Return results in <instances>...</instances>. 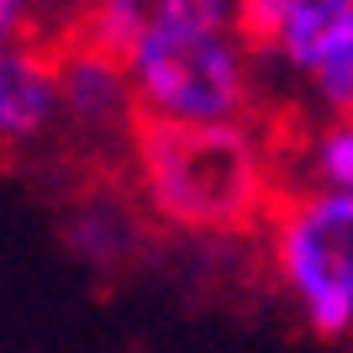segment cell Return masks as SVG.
<instances>
[{
    "label": "cell",
    "mask_w": 353,
    "mask_h": 353,
    "mask_svg": "<svg viewBox=\"0 0 353 353\" xmlns=\"http://www.w3.org/2000/svg\"><path fill=\"white\" fill-rule=\"evenodd\" d=\"M37 16H43V0H0V53L32 43Z\"/></svg>",
    "instance_id": "cell-11"
},
{
    "label": "cell",
    "mask_w": 353,
    "mask_h": 353,
    "mask_svg": "<svg viewBox=\"0 0 353 353\" xmlns=\"http://www.w3.org/2000/svg\"><path fill=\"white\" fill-rule=\"evenodd\" d=\"M137 174L159 216L185 232H232L259 211V148L243 121H137Z\"/></svg>",
    "instance_id": "cell-2"
},
{
    "label": "cell",
    "mask_w": 353,
    "mask_h": 353,
    "mask_svg": "<svg viewBox=\"0 0 353 353\" xmlns=\"http://www.w3.org/2000/svg\"><path fill=\"white\" fill-rule=\"evenodd\" d=\"M163 0H85V27L79 37L105 53H127L143 37V27L159 16Z\"/></svg>",
    "instance_id": "cell-8"
},
{
    "label": "cell",
    "mask_w": 353,
    "mask_h": 353,
    "mask_svg": "<svg viewBox=\"0 0 353 353\" xmlns=\"http://www.w3.org/2000/svg\"><path fill=\"white\" fill-rule=\"evenodd\" d=\"M63 121L59 105V59L37 43L0 53V153L32 148Z\"/></svg>",
    "instance_id": "cell-6"
},
{
    "label": "cell",
    "mask_w": 353,
    "mask_h": 353,
    "mask_svg": "<svg viewBox=\"0 0 353 353\" xmlns=\"http://www.w3.org/2000/svg\"><path fill=\"white\" fill-rule=\"evenodd\" d=\"M69 248L95 269H117L121 259H132L137 248V216L132 206L121 201H105V195H90L79 201V211L69 216Z\"/></svg>",
    "instance_id": "cell-7"
},
{
    "label": "cell",
    "mask_w": 353,
    "mask_h": 353,
    "mask_svg": "<svg viewBox=\"0 0 353 353\" xmlns=\"http://www.w3.org/2000/svg\"><path fill=\"white\" fill-rule=\"evenodd\" d=\"M295 6H301V0H237V27H243V37H248V48L259 59L274 48V37L285 32Z\"/></svg>",
    "instance_id": "cell-10"
},
{
    "label": "cell",
    "mask_w": 353,
    "mask_h": 353,
    "mask_svg": "<svg viewBox=\"0 0 353 353\" xmlns=\"http://www.w3.org/2000/svg\"><path fill=\"white\" fill-rule=\"evenodd\" d=\"M143 121L227 127L253 101V53L237 0H163L127 53Z\"/></svg>",
    "instance_id": "cell-1"
},
{
    "label": "cell",
    "mask_w": 353,
    "mask_h": 353,
    "mask_svg": "<svg viewBox=\"0 0 353 353\" xmlns=\"http://www.w3.org/2000/svg\"><path fill=\"white\" fill-rule=\"evenodd\" d=\"M306 174L316 190L353 195V117H327L306 148Z\"/></svg>",
    "instance_id": "cell-9"
},
{
    "label": "cell",
    "mask_w": 353,
    "mask_h": 353,
    "mask_svg": "<svg viewBox=\"0 0 353 353\" xmlns=\"http://www.w3.org/2000/svg\"><path fill=\"white\" fill-rule=\"evenodd\" d=\"M274 274L290 290L301 322L338 343L353 332V195L301 190L274 216Z\"/></svg>",
    "instance_id": "cell-3"
},
{
    "label": "cell",
    "mask_w": 353,
    "mask_h": 353,
    "mask_svg": "<svg viewBox=\"0 0 353 353\" xmlns=\"http://www.w3.org/2000/svg\"><path fill=\"white\" fill-rule=\"evenodd\" d=\"M53 59H59V105H63V121L74 132L117 137L143 121L132 74H127L121 53H105V48L79 37V43H69Z\"/></svg>",
    "instance_id": "cell-5"
},
{
    "label": "cell",
    "mask_w": 353,
    "mask_h": 353,
    "mask_svg": "<svg viewBox=\"0 0 353 353\" xmlns=\"http://www.w3.org/2000/svg\"><path fill=\"white\" fill-rule=\"evenodd\" d=\"M264 59L301 79L327 117H353V0H301Z\"/></svg>",
    "instance_id": "cell-4"
}]
</instances>
